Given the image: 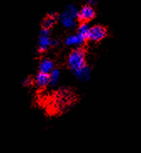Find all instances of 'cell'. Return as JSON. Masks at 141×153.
<instances>
[{
	"label": "cell",
	"mask_w": 141,
	"mask_h": 153,
	"mask_svg": "<svg viewBox=\"0 0 141 153\" xmlns=\"http://www.w3.org/2000/svg\"><path fill=\"white\" fill-rule=\"evenodd\" d=\"M67 65L73 73L85 66L86 63L84 50L81 48H76L72 50L67 59Z\"/></svg>",
	"instance_id": "6da1fadb"
},
{
	"label": "cell",
	"mask_w": 141,
	"mask_h": 153,
	"mask_svg": "<svg viewBox=\"0 0 141 153\" xmlns=\"http://www.w3.org/2000/svg\"><path fill=\"white\" fill-rule=\"evenodd\" d=\"M50 30L42 29L40 33V38L38 41V51L40 53H44L50 47Z\"/></svg>",
	"instance_id": "7a4b0ae2"
},
{
	"label": "cell",
	"mask_w": 141,
	"mask_h": 153,
	"mask_svg": "<svg viewBox=\"0 0 141 153\" xmlns=\"http://www.w3.org/2000/svg\"><path fill=\"white\" fill-rule=\"evenodd\" d=\"M105 36H106V29L103 26L95 25L93 27H91L87 39H90L91 41L98 42L102 40Z\"/></svg>",
	"instance_id": "3957f363"
},
{
	"label": "cell",
	"mask_w": 141,
	"mask_h": 153,
	"mask_svg": "<svg viewBox=\"0 0 141 153\" xmlns=\"http://www.w3.org/2000/svg\"><path fill=\"white\" fill-rule=\"evenodd\" d=\"M95 16V11L93 8L90 5H85L79 10L78 18L83 23H87L88 21L92 20Z\"/></svg>",
	"instance_id": "277c9868"
},
{
	"label": "cell",
	"mask_w": 141,
	"mask_h": 153,
	"mask_svg": "<svg viewBox=\"0 0 141 153\" xmlns=\"http://www.w3.org/2000/svg\"><path fill=\"white\" fill-rule=\"evenodd\" d=\"M54 69V63L50 59H43L39 65V72L49 75Z\"/></svg>",
	"instance_id": "5b68a950"
},
{
	"label": "cell",
	"mask_w": 141,
	"mask_h": 153,
	"mask_svg": "<svg viewBox=\"0 0 141 153\" xmlns=\"http://www.w3.org/2000/svg\"><path fill=\"white\" fill-rule=\"evenodd\" d=\"M59 19L61 21L62 25L67 29H73L76 26V20H75L76 19L68 15L67 13L63 12L59 16Z\"/></svg>",
	"instance_id": "8992f818"
},
{
	"label": "cell",
	"mask_w": 141,
	"mask_h": 153,
	"mask_svg": "<svg viewBox=\"0 0 141 153\" xmlns=\"http://www.w3.org/2000/svg\"><path fill=\"white\" fill-rule=\"evenodd\" d=\"M85 40L86 39H84L83 38L81 37L77 33H76V34L69 35V36H67L66 38L65 45L67 46H79L82 45Z\"/></svg>",
	"instance_id": "52a82bcc"
},
{
	"label": "cell",
	"mask_w": 141,
	"mask_h": 153,
	"mask_svg": "<svg viewBox=\"0 0 141 153\" xmlns=\"http://www.w3.org/2000/svg\"><path fill=\"white\" fill-rule=\"evenodd\" d=\"M74 75L76 76V78L81 80V81H87L89 79L90 76H91V71H90V68L85 65L82 67V69H80L77 71H76L73 73Z\"/></svg>",
	"instance_id": "ba28073f"
},
{
	"label": "cell",
	"mask_w": 141,
	"mask_h": 153,
	"mask_svg": "<svg viewBox=\"0 0 141 153\" xmlns=\"http://www.w3.org/2000/svg\"><path fill=\"white\" fill-rule=\"evenodd\" d=\"M34 83L40 88H43V87L47 86L48 85H50L49 75H46V74H43V73H40L39 72L37 75L35 76Z\"/></svg>",
	"instance_id": "9c48e42d"
},
{
	"label": "cell",
	"mask_w": 141,
	"mask_h": 153,
	"mask_svg": "<svg viewBox=\"0 0 141 153\" xmlns=\"http://www.w3.org/2000/svg\"><path fill=\"white\" fill-rule=\"evenodd\" d=\"M56 19H57V18H56V15L55 13H49V14L46 16V19L43 20V22H42L43 29L50 30V29L54 26L55 24H56Z\"/></svg>",
	"instance_id": "30bf717a"
},
{
	"label": "cell",
	"mask_w": 141,
	"mask_h": 153,
	"mask_svg": "<svg viewBox=\"0 0 141 153\" xmlns=\"http://www.w3.org/2000/svg\"><path fill=\"white\" fill-rule=\"evenodd\" d=\"M90 29H91V27L87 23H82L78 27L76 33L82 38H83L84 39H87V37H88V33H89Z\"/></svg>",
	"instance_id": "8fae6325"
},
{
	"label": "cell",
	"mask_w": 141,
	"mask_h": 153,
	"mask_svg": "<svg viewBox=\"0 0 141 153\" xmlns=\"http://www.w3.org/2000/svg\"><path fill=\"white\" fill-rule=\"evenodd\" d=\"M60 78V71L57 69H53L51 72L49 74V79H50V85H56Z\"/></svg>",
	"instance_id": "7c38bea8"
},
{
	"label": "cell",
	"mask_w": 141,
	"mask_h": 153,
	"mask_svg": "<svg viewBox=\"0 0 141 153\" xmlns=\"http://www.w3.org/2000/svg\"><path fill=\"white\" fill-rule=\"evenodd\" d=\"M65 13H67L68 15H70V17L74 18V19H76L78 17V12L79 10L77 8L75 7L74 5H68L66 8V10L64 11Z\"/></svg>",
	"instance_id": "4fadbf2b"
},
{
	"label": "cell",
	"mask_w": 141,
	"mask_h": 153,
	"mask_svg": "<svg viewBox=\"0 0 141 153\" xmlns=\"http://www.w3.org/2000/svg\"><path fill=\"white\" fill-rule=\"evenodd\" d=\"M33 83L34 80L31 78H29V77L25 78V79H24V85H25V86H29V85H31Z\"/></svg>",
	"instance_id": "5bb4252c"
},
{
	"label": "cell",
	"mask_w": 141,
	"mask_h": 153,
	"mask_svg": "<svg viewBox=\"0 0 141 153\" xmlns=\"http://www.w3.org/2000/svg\"><path fill=\"white\" fill-rule=\"evenodd\" d=\"M58 41L56 39H51L50 40V47H55V46L57 45Z\"/></svg>",
	"instance_id": "9a60e30c"
},
{
	"label": "cell",
	"mask_w": 141,
	"mask_h": 153,
	"mask_svg": "<svg viewBox=\"0 0 141 153\" xmlns=\"http://www.w3.org/2000/svg\"><path fill=\"white\" fill-rule=\"evenodd\" d=\"M86 2H87L88 5H94L95 4H97V2H98V0H86Z\"/></svg>",
	"instance_id": "2e32d148"
}]
</instances>
